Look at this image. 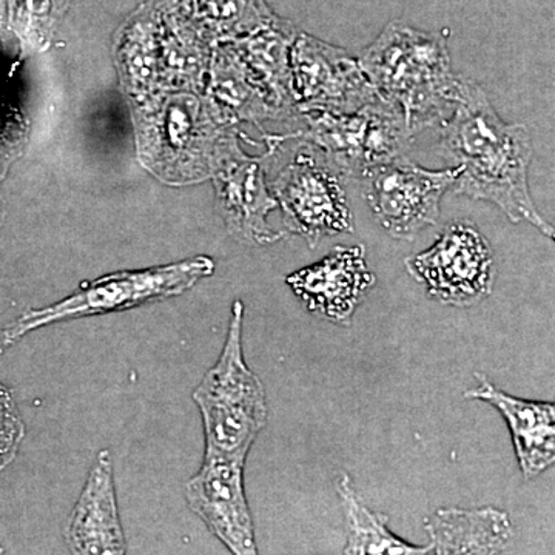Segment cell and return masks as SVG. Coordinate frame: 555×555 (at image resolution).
Masks as SVG:
<instances>
[{
  "instance_id": "obj_1",
  "label": "cell",
  "mask_w": 555,
  "mask_h": 555,
  "mask_svg": "<svg viewBox=\"0 0 555 555\" xmlns=\"http://www.w3.org/2000/svg\"><path fill=\"white\" fill-rule=\"evenodd\" d=\"M441 152L460 167L454 192L494 204L513 222H528L554 238L529 190L532 141L524 124H506L481 87L463 80L454 112L440 124Z\"/></svg>"
},
{
  "instance_id": "obj_2",
  "label": "cell",
  "mask_w": 555,
  "mask_h": 555,
  "mask_svg": "<svg viewBox=\"0 0 555 555\" xmlns=\"http://www.w3.org/2000/svg\"><path fill=\"white\" fill-rule=\"evenodd\" d=\"M363 69L379 100L403 113L414 134L440 126L462 96V76L452 72L447 39L390 22L361 54Z\"/></svg>"
},
{
  "instance_id": "obj_3",
  "label": "cell",
  "mask_w": 555,
  "mask_h": 555,
  "mask_svg": "<svg viewBox=\"0 0 555 555\" xmlns=\"http://www.w3.org/2000/svg\"><path fill=\"white\" fill-rule=\"evenodd\" d=\"M243 302L235 301L224 349L193 392L203 415L206 454L246 460L255 438L268 423L261 379L243 353Z\"/></svg>"
},
{
  "instance_id": "obj_4",
  "label": "cell",
  "mask_w": 555,
  "mask_h": 555,
  "mask_svg": "<svg viewBox=\"0 0 555 555\" xmlns=\"http://www.w3.org/2000/svg\"><path fill=\"white\" fill-rule=\"evenodd\" d=\"M215 270L214 259L196 257L159 268L118 272L82 284L68 298L43 309L25 312L2 332L3 346L9 347L36 328L75 320L105 315L109 312L139 308L184 294Z\"/></svg>"
},
{
  "instance_id": "obj_5",
  "label": "cell",
  "mask_w": 555,
  "mask_h": 555,
  "mask_svg": "<svg viewBox=\"0 0 555 555\" xmlns=\"http://www.w3.org/2000/svg\"><path fill=\"white\" fill-rule=\"evenodd\" d=\"M299 127L283 139H301L326 156L341 177L363 178L369 170L403 158L414 142L403 113L375 100L353 113L298 112Z\"/></svg>"
},
{
  "instance_id": "obj_6",
  "label": "cell",
  "mask_w": 555,
  "mask_h": 555,
  "mask_svg": "<svg viewBox=\"0 0 555 555\" xmlns=\"http://www.w3.org/2000/svg\"><path fill=\"white\" fill-rule=\"evenodd\" d=\"M272 195L283 208L288 232L302 236L310 247L326 236L353 232L341 175L308 142L302 141L273 179Z\"/></svg>"
},
{
  "instance_id": "obj_7",
  "label": "cell",
  "mask_w": 555,
  "mask_h": 555,
  "mask_svg": "<svg viewBox=\"0 0 555 555\" xmlns=\"http://www.w3.org/2000/svg\"><path fill=\"white\" fill-rule=\"evenodd\" d=\"M460 177V167L427 170L404 158L364 175V196L383 229L397 240H414L440 217V204Z\"/></svg>"
},
{
  "instance_id": "obj_8",
  "label": "cell",
  "mask_w": 555,
  "mask_h": 555,
  "mask_svg": "<svg viewBox=\"0 0 555 555\" xmlns=\"http://www.w3.org/2000/svg\"><path fill=\"white\" fill-rule=\"evenodd\" d=\"M409 273L429 297L455 308L483 301L492 288L494 258L480 230L466 222L448 225L433 247L406 261Z\"/></svg>"
},
{
  "instance_id": "obj_9",
  "label": "cell",
  "mask_w": 555,
  "mask_h": 555,
  "mask_svg": "<svg viewBox=\"0 0 555 555\" xmlns=\"http://www.w3.org/2000/svg\"><path fill=\"white\" fill-rule=\"evenodd\" d=\"M291 89L297 112L345 115L378 98L356 57L308 33L292 47Z\"/></svg>"
},
{
  "instance_id": "obj_10",
  "label": "cell",
  "mask_w": 555,
  "mask_h": 555,
  "mask_svg": "<svg viewBox=\"0 0 555 555\" xmlns=\"http://www.w3.org/2000/svg\"><path fill=\"white\" fill-rule=\"evenodd\" d=\"M246 460L204 456L203 466L185 486L189 506L233 555H258L254 524L244 492Z\"/></svg>"
},
{
  "instance_id": "obj_11",
  "label": "cell",
  "mask_w": 555,
  "mask_h": 555,
  "mask_svg": "<svg viewBox=\"0 0 555 555\" xmlns=\"http://www.w3.org/2000/svg\"><path fill=\"white\" fill-rule=\"evenodd\" d=\"M214 175L219 207L230 232L257 244L281 240L283 233L268 222L278 203L266 184L264 170L257 158L240 149L233 134L222 145Z\"/></svg>"
},
{
  "instance_id": "obj_12",
  "label": "cell",
  "mask_w": 555,
  "mask_h": 555,
  "mask_svg": "<svg viewBox=\"0 0 555 555\" xmlns=\"http://www.w3.org/2000/svg\"><path fill=\"white\" fill-rule=\"evenodd\" d=\"M287 284L310 312L347 323L357 306L374 287L375 275L367 268L366 247H337L317 264L292 273Z\"/></svg>"
},
{
  "instance_id": "obj_13",
  "label": "cell",
  "mask_w": 555,
  "mask_h": 555,
  "mask_svg": "<svg viewBox=\"0 0 555 555\" xmlns=\"http://www.w3.org/2000/svg\"><path fill=\"white\" fill-rule=\"evenodd\" d=\"M65 537L73 555H127L108 451L91 467Z\"/></svg>"
},
{
  "instance_id": "obj_14",
  "label": "cell",
  "mask_w": 555,
  "mask_h": 555,
  "mask_svg": "<svg viewBox=\"0 0 555 555\" xmlns=\"http://www.w3.org/2000/svg\"><path fill=\"white\" fill-rule=\"evenodd\" d=\"M467 398L491 403L505 416L513 434L518 463L526 477H537L555 460V408L553 403L520 400L480 377V386Z\"/></svg>"
},
{
  "instance_id": "obj_15",
  "label": "cell",
  "mask_w": 555,
  "mask_h": 555,
  "mask_svg": "<svg viewBox=\"0 0 555 555\" xmlns=\"http://www.w3.org/2000/svg\"><path fill=\"white\" fill-rule=\"evenodd\" d=\"M298 33L292 22L276 16L261 30L229 42L270 104L291 119L298 115L291 89V51Z\"/></svg>"
},
{
  "instance_id": "obj_16",
  "label": "cell",
  "mask_w": 555,
  "mask_h": 555,
  "mask_svg": "<svg viewBox=\"0 0 555 555\" xmlns=\"http://www.w3.org/2000/svg\"><path fill=\"white\" fill-rule=\"evenodd\" d=\"M426 529L436 555H499L513 537L509 516L495 507L440 509Z\"/></svg>"
},
{
  "instance_id": "obj_17",
  "label": "cell",
  "mask_w": 555,
  "mask_h": 555,
  "mask_svg": "<svg viewBox=\"0 0 555 555\" xmlns=\"http://www.w3.org/2000/svg\"><path fill=\"white\" fill-rule=\"evenodd\" d=\"M210 98L219 115L225 122L250 120L261 122L266 119L284 118L278 112L261 87L248 75L243 62L236 56L229 42L214 47L210 61Z\"/></svg>"
},
{
  "instance_id": "obj_18",
  "label": "cell",
  "mask_w": 555,
  "mask_h": 555,
  "mask_svg": "<svg viewBox=\"0 0 555 555\" xmlns=\"http://www.w3.org/2000/svg\"><path fill=\"white\" fill-rule=\"evenodd\" d=\"M160 17L158 3L138 11L119 35L118 60L130 90L150 89L160 75Z\"/></svg>"
},
{
  "instance_id": "obj_19",
  "label": "cell",
  "mask_w": 555,
  "mask_h": 555,
  "mask_svg": "<svg viewBox=\"0 0 555 555\" xmlns=\"http://www.w3.org/2000/svg\"><path fill=\"white\" fill-rule=\"evenodd\" d=\"M182 3L215 46L246 38L276 17L266 0H182Z\"/></svg>"
},
{
  "instance_id": "obj_20",
  "label": "cell",
  "mask_w": 555,
  "mask_h": 555,
  "mask_svg": "<svg viewBox=\"0 0 555 555\" xmlns=\"http://www.w3.org/2000/svg\"><path fill=\"white\" fill-rule=\"evenodd\" d=\"M349 520L345 555H429L433 547L412 546L387 529L386 518L367 509L358 499L349 478L338 486Z\"/></svg>"
},
{
  "instance_id": "obj_21",
  "label": "cell",
  "mask_w": 555,
  "mask_h": 555,
  "mask_svg": "<svg viewBox=\"0 0 555 555\" xmlns=\"http://www.w3.org/2000/svg\"><path fill=\"white\" fill-rule=\"evenodd\" d=\"M67 7L68 0H11L14 27L31 49H43Z\"/></svg>"
},
{
  "instance_id": "obj_22",
  "label": "cell",
  "mask_w": 555,
  "mask_h": 555,
  "mask_svg": "<svg viewBox=\"0 0 555 555\" xmlns=\"http://www.w3.org/2000/svg\"><path fill=\"white\" fill-rule=\"evenodd\" d=\"M24 437V420L14 401L13 392L0 383V470L14 462Z\"/></svg>"
},
{
  "instance_id": "obj_23",
  "label": "cell",
  "mask_w": 555,
  "mask_h": 555,
  "mask_svg": "<svg viewBox=\"0 0 555 555\" xmlns=\"http://www.w3.org/2000/svg\"><path fill=\"white\" fill-rule=\"evenodd\" d=\"M3 349H5V346H3L2 334H0V353L3 352Z\"/></svg>"
},
{
  "instance_id": "obj_24",
  "label": "cell",
  "mask_w": 555,
  "mask_h": 555,
  "mask_svg": "<svg viewBox=\"0 0 555 555\" xmlns=\"http://www.w3.org/2000/svg\"><path fill=\"white\" fill-rule=\"evenodd\" d=\"M3 554V550H2V546H0V555Z\"/></svg>"
},
{
  "instance_id": "obj_25",
  "label": "cell",
  "mask_w": 555,
  "mask_h": 555,
  "mask_svg": "<svg viewBox=\"0 0 555 555\" xmlns=\"http://www.w3.org/2000/svg\"><path fill=\"white\" fill-rule=\"evenodd\" d=\"M0 218H2V215H0Z\"/></svg>"
}]
</instances>
